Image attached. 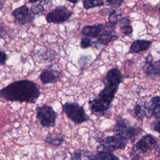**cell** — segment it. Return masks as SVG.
<instances>
[{
    "mask_svg": "<svg viewBox=\"0 0 160 160\" xmlns=\"http://www.w3.org/2000/svg\"><path fill=\"white\" fill-rule=\"evenodd\" d=\"M123 78L121 71L117 67L106 72L102 79L103 89L100 91L96 98L88 101L89 109L92 114L97 117H105L109 114Z\"/></svg>",
    "mask_w": 160,
    "mask_h": 160,
    "instance_id": "6da1fadb",
    "label": "cell"
},
{
    "mask_svg": "<svg viewBox=\"0 0 160 160\" xmlns=\"http://www.w3.org/2000/svg\"><path fill=\"white\" fill-rule=\"evenodd\" d=\"M41 94L37 84L28 79L14 81L0 90L1 97L11 102L34 104Z\"/></svg>",
    "mask_w": 160,
    "mask_h": 160,
    "instance_id": "7a4b0ae2",
    "label": "cell"
},
{
    "mask_svg": "<svg viewBox=\"0 0 160 160\" xmlns=\"http://www.w3.org/2000/svg\"><path fill=\"white\" fill-rule=\"evenodd\" d=\"M152 151L160 157V147L158 139L151 134L143 135L132 147L129 156L131 160H142L143 156Z\"/></svg>",
    "mask_w": 160,
    "mask_h": 160,
    "instance_id": "3957f363",
    "label": "cell"
},
{
    "mask_svg": "<svg viewBox=\"0 0 160 160\" xmlns=\"http://www.w3.org/2000/svg\"><path fill=\"white\" fill-rule=\"evenodd\" d=\"M114 133L118 134L129 142H133L143 132V129L136 124H132L128 119L118 116L115 118L113 128Z\"/></svg>",
    "mask_w": 160,
    "mask_h": 160,
    "instance_id": "277c9868",
    "label": "cell"
},
{
    "mask_svg": "<svg viewBox=\"0 0 160 160\" xmlns=\"http://www.w3.org/2000/svg\"><path fill=\"white\" fill-rule=\"evenodd\" d=\"M94 139L99 143L97 146V150H105L110 152H113L116 149L124 150L129 142L127 139L116 133L104 138L96 136L94 137Z\"/></svg>",
    "mask_w": 160,
    "mask_h": 160,
    "instance_id": "5b68a950",
    "label": "cell"
},
{
    "mask_svg": "<svg viewBox=\"0 0 160 160\" xmlns=\"http://www.w3.org/2000/svg\"><path fill=\"white\" fill-rule=\"evenodd\" d=\"M62 109L66 117L75 124H81L90 120L83 106L76 102H66L62 104Z\"/></svg>",
    "mask_w": 160,
    "mask_h": 160,
    "instance_id": "8992f818",
    "label": "cell"
},
{
    "mask_svg": "<svg viewBox=\"0 0 160 160\" xmlns=\"http://www.w3.org/2000/svg\"><path fill=\"white\" fill-rule=\"evenodd\" d=\"M36 111V119L42 127L49 128L55 126L58 114L51 106H38Z\"/></svg>",
    "mask_w": 160,
    "mask_h": 160,
    "instance_id": "52a82bcc",
    "label": "cell"
},
{
    "mask_svg": "<svg viewBox=\"0 0 160 160\" xmlns=\"http://www.w3.org/2000/svg\"><path fill=\"white\" fill-rule=\"evenodd\" d=\"M72 12L65 6H58L50 11L46 16L48 23L62 24L68 21Z\"/></svg>",
    "mask_w": 160,
    "mask_h": 160,
    "instance_id": "ba28073f",
    "label": "cell"
},
{
    "mask_svg": "<svg viewBox=\"0 0 160 160\" xmlns=\"http://www.w3.org/2000/svg\"><path fill=\"white\" fill-rule=\"evenodd\" d=\"M11 14L14 17L15 22L20 25L30 24L34 19V16L25 4L13 10Z\"/></svg>",
    "mask_w": 160,
    "mask_h": 160,
    "instance_id": "9c48e42d",
    "label": "cell"
},
{
    "mask_svg": "<svg viewBox=\"0 0 160 160\" xmlns=\"http://www.w3.org/2000/svg\"><path fill=\"white\" fill-rule=\"evenodd\" d=\"M134 114L139 121L150 119L152 116V110L150 101L141 100L138 102L134 107Z\"/></svg>",
    "mask_w": 160,
    "mask_h": 160,
    "instance_id": "30bf717a",
    "label": "cell"
},
{
    "mask_svg": "<svg viewBox=\"0 0 160 160\" xmlns=\"http://www.w3.org/2000/svg\"><path fill=\"white\" fill-rule=\"evenodd\" d=\"M105 25V29L96 38L98 42L102 45H108L110 42L118 39L119 38L116 34L113 33L116 24L108 22Z\"/></svg>",
    "mask_w": 160,
    "mask_h": 160,
    "instance_id": "8fae6325",
    "label": "cell"
},
{
    "mask_svg": "<svg viewBox=\"0 0 160 160\" xmlns=\"http://www.w3.org/2000/svg\"><path fill=\"white\" fill-rule=\"evenodd\" d=\"M144 71L148 77H160V60L154 61L151 53L146 57Z\"/></svg>",
    "mask_w": 160,
    "mask_h": 160,
    "instance_id": "7c38bea8",
    "label": "cell"
},
{
    "mask_svg": "<svg viewBox=\"0 0 160 160\" xmlns=\"http://www.w3.org/2000/svg\"><path fill=\"white\" fill-rule=\"evenodd\" d=\"M39 79L43 84H55L60 79V72L53 69H45L40 74Z\"/></svg>",
    "mask_w": 160,
    "mask_h": 160,
    "instance_id": "4fadbf2b",
    "label": "cell"
},
{
    "mask_svg": "<svg viewBox=\"0 0 160 160\" xmlns=\"http://www.w3.org/2000/svg\"><path fill=\"white\" fill-rule=\"evenodd\" d=\"M85 160H119L112 152L105 150H98L96 152H89Z\"/></svg>",
    "mask_w": 160,
    "mask_h": 160,
    "instance_id": "5bb4252c",
    "label": "cell"
},
{
    "mask_svg": "<svg viewBox=\"0 0 160 160\" xmlns=\"http://www.w3.org/2000/svg\"><path fill=\"white\" fill-rule=\"evenodd\" d=\"M105 28L106 25L102 24L86 26L82 29L81 33L86 37L97 38L102 32Z\"/></svg>",
    "mask_w": 160,
    "mask_h": 160,
    "instance_id": "9a60e30c",
    "label": "cell"
},
{
    "mask_svg": "<svg viewBox=\"0 0 160 160\" xmlns=\"http://www.w3.org/2000/svg\"><path fill=\"white\" fill-rule=\"evenodd\" d=\"M151 41L144 39H137L131 44L129 52L138 53L147 50L151 44Z\"/></svg>",
    "mask_w": 160,
    "mask_h": 160,
    "instance_id": "2e32d148",
    "label": "cell"
},
{
    "mask_svg": "<svg viewBox=\"0 0 160 160\" xmlns=\"http://www.w3.org/2000/svg\"><path fill=\"white\" fill-rule=\"evenodd\" d=\"M65 141V138L62 135H48L44 138V142L52 147H59Z\"/></svg>",
    "mask_w": 160,
    "mask_h": 160,
    "instance_id": "e0dca14e",
    "label": "cell"
},
{
    "mask_svg": "<svg viewBox=\"0 0 160 160\" xmlns=\"http://www.w3.org/2000/svg\"><path fill=\"white\" fill-rule=\"evenodd\" d=\"M153 117L155 119L160 118V96H155L150 99Z\"/></svg>",
    "mask_w": 160,
    "mask_h": 160,
    "instance_id": "ac0fdd59",
    "label": "cell"
},
{
    "mask_svg": "<svg viewBox=\"0 0 160 160\" xmlns=\"http://www.w3.org/2000/svg\"><path fill=\"white\" fill-rule=\"evenodd\" d=\"M82 5L85 9L88 10L96 7L102 6L104 2L102 0H83Z\"/></svg>",
    "mask_w": 160,
    "mask_h": 160,
    "instance_id": "d6986e66",
    "label": "cell"
},
{
    "mask_svg": "<svg viewBox=\"0 0 160 160\" xmlns=\"http://www.w3.org/2000/svg\"><path fill=\"white\" fill-rule=\"evenodd\" d=\"M89 152V151L83 149H78L72 152H70V156L71 160H81L82 157H86V156Z\"/></svg>",
    "mask_w": 160,
    "mask_h": 160,
    "instance_id": "ffe728a7",
    "label": "cell"
},
{
    "mask_svg": "<svg viewBox=\"0 0 160 160\" xmlns=\"http://www.w3.org/2000/svg\"><path fill=\"white\" fill-rule=\"evenodd\" d=\"M30 11L33 15L35 16H43L46 11L44 6L41 2L32 6L30 8Z\"/></svg>",
    "mask_w": 160,
    "mask_h": 160,
    "instance_id": "44dd1931",
    "label": "cell"
},
{
    "mask_svg": "<svg viewBox=\"0 0 160 160\" xmlns=\"http://www.w3.org/2000/svg\"><path fill=\"white\" fill-rule=\"evenodd\" d=\"M120 16L121 14L118 13L116 10H112V11L109 14V22L113 24H116L118 22V18Z\"/></svg>",
    "mask_w": 160,
    "mask_h": 160,
    "instance_id": "7402d4cb",
    "label": "cell"
},
{
    "mask_svg": "<svg viewBox=\"0 0 160 160\" xmlns=\"http://www.w3.org/2000/svg\"><path fill=\"white\" fill-rule=\"evenodd\" d=\"M94 42L91 41V38L89 37H84L81 38L80 42V46L82 49H86L89 47L93 46Z\"/></svg>",
    "mask_w": 160,
    "mask_h": 160,
    "instance_id": "603a6c76",
    "label": "cell"
},
{
    "mask_svg": "<svg viewBox=\"0 0 160 160\" xmlns=\"http://www.w3.org/2000/svg\"><path fill=\"white\" fill-rule=\"evenodd\" d=\"M89 59H90V57L89 56L82 55V56H81L79 57L78 63L79 66L82 69H83V68H86V66L88 64V62L89 61Z\"/></svg>",
    "mask_w": 160,
    "mask_h": 160,
    "instance_id": "cb8c5ba5",
    "label": "cell"
},
{
    "mask_svg": "<svg viewBox=\"0 0 160 160\" xmlns=\"http://www.w3.org/2000/svg\"><path fill=\"white\" fill-rule=\"evenodd\" d=\"M105 1L109 6L117 8L121 6L122 2H124V0H105Z\"/></svg>",
    "mask_w": 160,
    "mask_h": 160,
    "instance_id": "d4e9b609",
    "label": "cell"
},
{
    "mask_svg": "<svg viewBox=\"0 0 160 160\" xmlns=\"http://www.w3.org/2000/svg\"><path fill=\"white\" fill-rule=\"evenodd\" d=\"M150 126L152 130L160 134V118L155 119V120L151 123Z\"/></svg>",
    "mask_w": 160,
    "mask_h": 160,
    "instance_id": "484cf974",
    "label": "cell"
},
{
    "mask_svg": "<svg viewBox=\"0 0 160 160\" xmlns=\"http://www.w3.org/2000/svg\"><path fill=\"white\" fill-rule=\"evenodd\" d=\"M122 33L127 36H131L132 32H133V29L132 28L131 25H128L126 26H124L122 28H121Z\"/></svg>",
    "mask_w": 160,
    "mask_h": 160,
    "instance_id": "4316f807",
    "label": "cell"
},
{
    "mask_svg": "<svg viewBox=\"0 0 160 160\" xmlns=\"http://www.w3.org/2000/svg\"><path fill=\"white\" fill-rule=\"evenodd\" d=\"M128 25H130V20L128 17H124L119 19V26L120 28H121L124 26H128Z\"/></svg>",
    "mask_w": 160,
    "mask_h": 160,
    "instance_id": "83f0119b",
    "label": "cell"
},
{
    "mask_svg": "<svg viewBox=\"0 0 160 160\" xmlns=\"http://www.w3.org/2000/svg\"><path fill=\"white\" fill-rule=\"evenodd\" d=\"M8 59V55L7 54L4 52L3 51H1L0 52V65L4 66L6 64V61Z\"/></svg>",
    "mask_w": 160,
    "mask_h": 160,
    "instance_id": "f1b7e54d",
    "label": "cell"
},
{
    "mask_svg": "<svg viewBox=\"0 0 160 160\" xmlns=\"http://www.w3.org/2000/svg\"><path fill=\"white\" fill-rule=\"evenodd\" d=\"M67 1H68L69 2H71V3L76 4L77 2H79V0H67Z\"/></svg>",
    "mask_w": 160,
    "mask_h": 160,
    "instance_id": "f546056e",
    "label": "cell"
},
{
    "mask_svg": "<svg viewBox=\"0 0 160 160\" xmlns=\"http://www.w3.org/2000/svg\"><path fill=\"white\" fill-rule=\"evenodd\" d=\"M28 1H29V2H31V3H34V2H36L39 1V0H28Z\"/></svg>",
    "mask_w": 160,
    "mask_h": 160,
    "instance_id": "4dcf8cb0",
    "label": "cell"
},
{
    "mask_svg": "<svg viewBox=\"0 0 160 160\" xmlns=\"http://www.w3.org/2000/svg\"><path fill=\"white\" fill-rule=\"evenodd\" d=\"M12 1H15V2H16V1H18L19 0H12Z\"/></svg>",
    "mask_w": 160,
    "mask_h": 160,
    "instance_id": "1f68e13d",
    "label": "cell"
},
{
    "mask_svg": "<svg viewBox=\"0 0 160 160\" xmlns=\"http://www.w3.org/2000/svg\"><path fill=\"white\" fill-rule=\"evenodd\" d=\"M159 12H160V5H159Z\"/></svg>",
    "mask_w": 160,
    "mask_h": 160,
    "instance_id": "d6a6232c",
    "label": "cell"
}]
</instances>
